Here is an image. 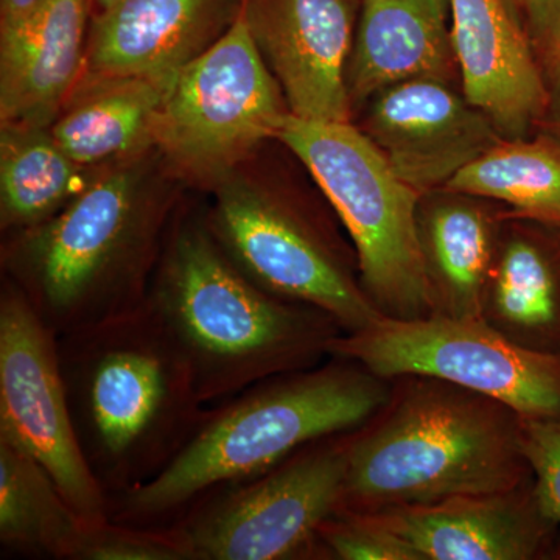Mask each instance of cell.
Here are the masks:
<instances>
[{
  "mask_svg": "<svg viewBox=\"0 0 560 560\" xmlns=\"http://www.w3.org/2000/svg\"><path fill=\"white\" fill-rule=\"evenodd\" d=\"M147 301L186 357L208 408L261 382L318 366L345 334L318 308L261 289L231 259L209 221L175 231Z\"/></svg>",
  "mask_w": 560,
  "mask_h": 560,
  "instance_id": "obj_1",
  "label": "cell"
},
{
  "mask_svg": "<svg viewBox=\"0 0 560 560\" xmlns=\"http://www.w3.org/2000/svg\"><path fill=\"white\" fill-rule=\"evenodd\" d=\"M58 350L81 448L109 500L160 474L208 412L149 301L58 337Z\"/></svg>",
  "mask_w": 560,
  "mask_h": 560,
  "instance_id": "obj_2",
  "label": "cell"
},
{
  "mask_svg": "<svg viewBox=\"0 0 560 560\" xmlns=\"http://www.w3.org/2000/svg\"><path fill=\"white\" fill-rule=\"evenodd\" d=\"M388 400L383 378L342 359L261 382L209 407L160 474L110 500L109 517L171 525L213 490L259 477L315 442L366 425Z\"/></svg>",
  "mask_w": 560,
  "mask_h": 560,
  "instance_id": "obj_3",
  "label": "cell"
},
{
  "mask_svg": "<svg viewBox=\"0 0 560 560\" xmlns=\"http://www.w3.org/2000/svg\"><path fill=\"white\" fill-rule=\"evenodd\" d=\"M405 378L378 419L350 434L338 510L375 512L529 482L517 412L452 383Z\"/></svg>",
  "mask_w": 560,
  "mask_h": 560,
  "instance_id": "obj_4",
  "label": "cell"
},
{
  "mask_svg": "<svg viewBox=\"0 0 560 560\" xmlns=\"http://www.w3.org/2000/svg\"><path fill=\"white\" fill-rule=\"evenodd\" d=\"M160 209L138 172L92 180L5 253L13 283L57 337L119 318L149 298Z\"/></svg>",
  "mask_w": 560,
  "mask_h": 560,
  "instance_id": "obj_5",
  "label": "cell"
},
{
  "mask_svg": "<svg viewBox=\"0 0 560 560\" xmlns=\"http://www.w3.org/2000/svg\"><path fill=\"white\" fill-rule=\"evenodd\" d=\"M276 139L307 167L340 217L355 248L361 285L377 311L397 319L431 315L419 241L422 195L349 121L290 114Z\"/></svg>",
  "mask_w": 560,
  "mask_h": 560,
  "instance_id": "obj_6",
  "label": "cell"
},
{
  "mask_svg": "<svg viewBox=\"0 0 560 560\" xmlns=\"http://www.w3.org/2000/svg\"><path fill=\"white\" fill-rule=\"evenodd\" d=\"M330 357L383 381L452 383L501 401L521 418H560V355L523 348L482 318L381 316L366 329L335 338Z\"/></svg>",
  "mask_w": 560,
  "mask_h": 560,
  "instance_id": "obj_7",
  "label": "cell"
},
{
  "mask_svg": "<svg viewBox=\"0 0 560 560\" xmlns=\"http://www.w3.org/2000/svg\"><path fill=\"white\" fill-rule=\"evenodd\" d=\"M349 436L315 442L259 477L191 504L171 523L191 559L283 560L319 551L320 528L341 504Z\"/></svg>",
  "mask_w": 560,
  "mask_h": 560,
  "instance_id": "obj_8",
  "label": "cell"
},
{
  "mask_svg": "<svg viewBox=\"0 0 560 560\" xmlns=\"http://www.w3.org/2000/svg\"><path fill=\"white\" fill-rule=\"evenodd\" d=\"M278 81L238 14L165 94L154 143L180 171L220 179L290 116Z\"/></svg>",
  "mask_w": 560,
  "mask_h": 560,
  "instance_id": "obj_9",
  "label": "cell"
},
{
  "mask_svg": "<svg viewBox=\"0 0 560 560\" xmlns=\"http://www.w3.org/2000/svg\"><path fill=\"white\" fill-rule=\"evenodd\" d=\"M208 221L231 259L261 289L318 308L345 334L383 316L327 235L270 191L221 180Z\"/></svg>",
  "mask_w": 560,
  "mask_h": 560,
  "instance_id": "obj_10",
  "label": "cell"
},
{
  "mask_svg": "<svg viewBox=\"0 0 560 560\" xmlns=\"http://www.w3.org/2000/svg\"><path fill=\"white\" fill-rule=\"evenodd\" d=\"M0 441L35 459L84 521L109 517L73 423L57 334L13 282L0 294Z\"/></svg>",
  "mask_w": 560,
  "mask_h": 560,
  "instance_id": "obj_11",
  "label": "cell"
},
{
  "mask_svg": "<svg viewBox=\"0 0 560 560\" xmlns=\"http://www.w3.org/2000/svg\"><path fill=\"white\" fill-rule=\"evenodd\" d=\"M361 0H242L250 38L294 117L349 121Z\"/></svg>",
  "mask_w": 560,
  "mask_h": 560,
  "instance_id": "obj_12",
  "label": "cell"
},
{
  "mask_svg": "<svg viewBox=\"0 0 560 560\" xmlns=\"http://www.w3.org/2000/svg\"><path fill=\"white\" fill-rule=\"evenodd\" d=\"M371 103L363 131L420 195L445 189L463 168L504 140L448 81H405Z\"/></svg>",
  "mask_w": 560,
  "mask_h": 560,
  "instance_id": "obj_13",
  "label": "cell"
},
{
  "mask_svg": "<svg viewBox=\"0 0 560 560\" xmlns=\"http://www.w3.org/2000/svg\"><path fill=\"white\" fill-rule=\"evenodd\" d=\"M241 10L242 0H119L91 22L88 72L171 84L234 24Z\"/></svg>",
  "mask_w": 560,
  "mask_h": 560,
  "instance_id": "obj_14",
  "label": "cell"
},
{
  "mask_svg": "<svg viewBox=\"0 0 560 560\" xmlns=\"http://www.w3.org/2000/svg\"><path fill=\"white\" fill-rule=\"evenodd\" d=\"M463 94L506 140L523 139L547 108V81L523 22L503 0H451Z\"/></svg>",
  "mask_w": 560,
  "mask_h": 560,
  "instance_id": "obj_15",
  "label": "cell"
},
{
  "mask_svg": "<svg viewBox=\"0 0 560 560\" xmlns=\"http://www.w3.org/2000/svg\"><path fill=\"white\" fill-rule=\"evenodd\" d=\"M420 560H529L547 551L558 525L533 485L375 511Z\"/></svg>",
  "mask_w": 560,
  "mask_h": 560,
  "instance_id": "obj_16",
  "label": "cell"
},
{
  "mask_svg": "<svg viewBox=\"0 0 560 560\" xmlns=\"http://www.w3.org/2000/svg\"><path fill=\"white\" fill-rule=\"evenodd\" d=\"M92 0H39L0 27L2 125L50 127L86 66Z\"/></svg>",
  "mask_w": 560,
  "mask_h": 560,
  "instance_id": "obj_17",
  "label": "cell"
},
{
  "mask_svg": "<svg viewBox=\"0 0 560 560\" xmlns=\"http://www.w3.org/2000/svg\"><path fill=\"white\" fill-rule=\"evenodd\" d=\"M458 68L451 0H361L348 66L350 102L394 84L451 80Z\"/></svg>",
  "mask_w": 560,
  "mask_h": 560,
  "instance_id": "obj_18",
  "label": "cell"
},
{
  "mask_svg": "<svg viewBox=\"0 0 560 560\" xmlns=\"http://www.w3.org/2000/svg\"><path fill=\"white\" fill-rule=\"evenodd\" d=\"M482 319L511 341L560 355V226L499 241Z\"/></svg>",
  "mask_w": 560,
  "mask_h": 560,
  "instance_id": "obj_19",
  "label": "cell"
},
{
  "mask_svg": "<svg viewBox=\"0 0 560 560\" xmlns=\"http://www.w3.org/2000/svg\"><path fill=\"white\" fill-rule=\"evenodd\" d=\"M448 194L419 206L431 315L480 319L499 237L493 221L474 197Z\"/></svg>",
  "mask_w": 560,
  "mask_h": 560,
  "instance_id": "obj_20",
  "label": "cell"
},
{
  "mask_svg": "<svg viewBox=\"0 0 560 560\" xmlns=\"http://www.w3.org/2000/svg\"><path fill=\"white\" fill-rule=\"evenodd\" d=\"M171 84L143 77H91L50 125L66 153L83 167L154 143L158 114Z\"/></svg>",
  "mask_w": 560,
  "mask_h": 560,
  "instance_id": "obj_21",
  "label": "cell"
},
{
  "mask_svg": "<svg viewBox=\"0 0 560 560\" xmlns=\"http://www.w3.org/2000/svg\"><path fill=\"white\" fill-rule=\"evenodd\" d=\"M92 180L58 145L49 127L2 125L0 221L3 231L39 226L60 212Z\"/></svg>",
  "mask_w": 560,
  "mask_h": 560,
  "instance_id": "obj_22",
  "label": "cell"
},
{
  "mask_svg": "<svg viewBox=\"0 0 560 560\" xmlns=\"http://www.w3.org/2000/svg\"><path fill=\"white\" fill-rule=\"evenodd\" d=\"M84 518L49 474L0 441V544L31 558L72 559Z\"/></svg>",
  "mask_w": 560,
  "mask_h": 560,
  "instance_id": "obj_23",
  "label": "cell"
},
{
  "mask_svg": "<svg viewBox=\"0 0 560 560\" xmlns=\"http://www.w3.org/2000/svg\"><path fill=\"white\" fill-rule=\"evenodd\" d=\"M445 190L500 201L523 220L560 226V143L551 138L501 140Z\"/></svg>",
  "mask_w": 560,
  "mask_h": 560,
  "instance_id": "obj_24",
  "label": "cell"
},
{
  "mask_svg": "<svg viewBox=\"0 0 560 560\" xmlns=\"http://www.w3.org/2000/svg\"><path fill=\"white\" fill-rule=\"evenodd\" d=\"M70 560H194L173 525L136 526L102 518L84 521Z\"/></svg>",
  "mask_w": 560,
  "mask_h": 560,
  "instance_id": "obj_25",
  "label": "cell"
},
{
  "mask_svg": "<svg viewBox=\"0 0 560 560\" xmlns=\"http://www.w3.org/2000/svg\"><path fill=\"white\" fill-rule=\"evenodd\" d=\"M324 555L340 560H420L375 512L338 510L319 533Z\"/></svg>",
  "mask_w": 560,
  "mask_h": 560,
  "instance_id": "obj_26",
  "label": "cell"
},
{
  "mask_svg": "<svg viewBox=\"0 0 560 560\" xmlns=\"http://www.w3.org/2000/svg\"><path fill=\"white\" fill-rule=\"evenodd\" d=\"M521 445L537 503L560 528V418H521Z\"/></svg>",
  "mask_w": 560,
  "mask_h": 560,
  "instance_id": "obj_27",
  "label": "cell"
},
{
  "mask_svg": "<svg viewBox=\"0 0 560 560\" xmlns=\"http://www.w3.org/2000/svg\"><path fill=\"white\" fill-rule=\"evenodd\" d=\"M529 38L548 55H560V0H545L526 24Z\"/></svg>",
  "mask_w": 560,
  "mask_h": 560,
  "instance_id": "obj_28",
  "label": "cell"
},
{
  "mask_svg": "<svg viewBox=\"0 0 560 560\" xmlns=\"http://www.w3.org/2000/svg\"><path fill=\"white\" fill-rule=\"evenodd\" d=\"M544 73L548 91L544 116L550 121L551 139L560 143V55H548V68Z\"/></svg>",
  "mask_w": 560,
  "mask_h": 560,
  "instance_id": "obj_29",
  "label": "cell"
},
{
  "mask_svg": "<svg viewBox=\"0 0 560 560\" xmlns=\"http://www.w3.org/2000/svg\"><path fill=\"white\" fill-rule=\"evenodd\" d=\"M39 0H0V27L20 21Z\"/></svg>",
  "mask_w": 560,
  "mask_h": 560,
  "instance_id": "obj_30",
  "label": "cell"
},
{
  "mask_svg": "<svg viewBox=\"0 0 560 560\" xmlns=\"http://www.w3.org/2000/svg\"><path fill=\"white\" fill-rule=\"evenodd\" d=\"M503 2L506 3L508 9H510L523 24H528V22L536 16L540 7L544 5L545 0H503Z\"/></svg>",
  "mask_w": 560,
  "mask_h": 560,
  "instance_id": "obj_31",
  "label": "cell"
},
{
  "mask_svg": "<svg viewBox=\"0 0 560 560\" xmlns=\"http://www.w3.org/2000/svg\"><path fill=\"white\" fill-rule=\"evenodd\" d=\"M119 0H92V7L95 9V13H102V11L110 9Z\"/></svg>",
  "mask_w": 560,
  "mask_h": 560,
  "instance_id": "obj_32",
  "label": "cell"
}]
</instances>
